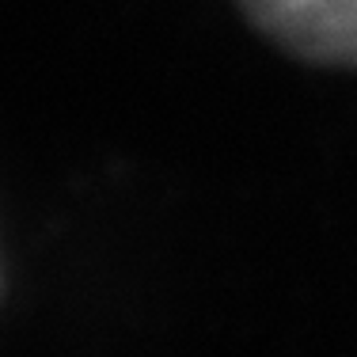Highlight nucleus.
<instances>
[{
	"label": "nucleus",
	"mask_w": 357,
	"mask_h": 357,
	"mask_svg": "<svg viewBox=\"0 0 357 357\" xmlns=\"http://www.w3.org/2000/svg\"><path fill=\"white\" fill-rule=\"evenodd\" d=\"M274 38L301 57L357 65V0H243Z\"/></svg>",
	"instance_id": "nucleus-1"
}]
</instances>
